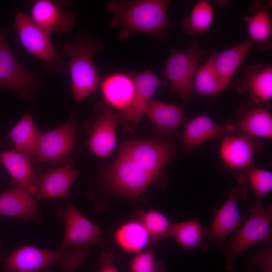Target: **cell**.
I'll return each mask as SVG.
<instances>
[{"label": "cell", "mask_w": 272, "mask_h": 272, "mask_svg": "<svg viewBox=\"0 0 272 272\" xmlns=\"http://www.w3.org/2000/svg\"><path fill=\"white\" fill-rule=\"evenodd\" d=\"M259 148L251 137L228 135L222 142L220 155L229 168L245 170L252 167L254 153Z\"/></svg>", "instance_id": "603a6c76"}, {"label": "cell", "mask_w": 272, "mask_h": 272, "mask_svg": "<svg viewBox=\"0 0 272 272\" xmlns=\"http://www.w3.org/2000/svg\"><path fill=\"white\" fill-rule=\"evenodd\" d=\"M103 179L111 192L130 198L143 195L156 180L131 160L118 155L106 170Z\"/></svg>", "instance_id": "8992f818"}, {"label": "cell", "mask_w": 272, "mask_h": 272, "mask_svg": "<svg viewBox=\"0 0 272 272\" xmlns=\"http://www.w3.org/2000/svg\"><path fill=\"white\" fill-rule=\"evenodd\" d=\"M193 86L200 95L218 94L225 89L210 58L197 69Z\"/></svg>", "instance_id": "4dcf8cb0"}, {"label": "cell", "mask_w": 272, "mask_h": 272, "mask_svg": "<svg viewBox=\"0 0 272 272\" xmlns=\"http://www.w3.org/2000/svg\"><path fill=\"white\" fill-rule=\"evenodd\" d=\"M175 145L158 140H131L123 143L118 155L126 158L156 180L165 165L172 159Z\"/></svg>", "instance_id": "ba28073f"}, {"label": "cell", "mask_w": 272, "mask_h": 272, "mask_svg": "<svg viewBox=\"0 0 272 272\" xmlns=\"http://www.w3.org/2000/svg\"><path fill=\"white\" fill-rule=\"evenodd\" d=\"M241 93H247L256 103L266 105L272 97V67L256 64L248 66L237 86Z\"/></svg>", "instance_id": "44dd1931"}, {"label": "cell", "mask_w": 272, "mask_h": 272, "mask_svg": "<svg viewBox=\"0 0 272 272\" xmlns=\"http://www.w3.org/2000/svg\"><path fill=\"white\" fill-rule=\"evenodd\" d=\"M67 5L51 0L31 2L30 16L42 29L51 35L54 32H69L76 22V16L65 12Z\"/></svg>", "instance_id": "5bb4252c"}, {"label": "cell", "mask_w": 272, "mask_h": 272, "mask_svg": "<svg viewBox=\"0 0 272 272\" xmlns=\"http://www.w3.org/2000/svg\"><path fill=\"white\" fill-rule=\"evenodd\" d=\"M204 237V229L195 220L173 223L169 236L187 250L202 247Z\"/></svg>", "instance_id": "83f0119b"}, {"label": "cell", "mask_w": 272, "mask_h": 272, "mask_svg": "<svg viewBox=\"0 0 272 272\" xmlns=\"http://www.w3.org/2000/svg\"><path fill=\"white\" fill-rule=\"evenodd\" d=\"M89 253V244L54 249L25 245L0 256V272H40L55 265L60 266L61 272H75Z\"/></svg>", "instance_id": "7a4b0ae2"}, {"label": "cell", "mask_w": 272, "mask_h": 272, "mask_svg": "<svg viewBox=\"0 0 272 272\" xmlns=\"http://www.w3.org/2000/svg\"><path fill=\"white\" fill-rule=\"evenodd\" d=\"M63 49L68 59L73 96L79 103L99 87L101 80L93 58L103 50V45L84 31L65 43Z\"/></svg>", "instance_id": "3957f363"}, {"label": "cell", "mask_w": 272, "mask_h": 272, "mask_svg": "<svg viewBox=\"0 0 272 272\" xmlns=\"http://www.w3.org/2000/svg\"><path fill=\"white\" fill-rule=\"evenodd\" d=\"M0 163L12 178V185L28 191L33 196L38 176L33 169L30 158L15 149L0 153Z\"/></svg>", "instance_id": "7402d4cb"}, {"label": "cell", "mask_w": 272, "mask_h": 272, "mask_svg": "<svg viewBox=\"0 0 272 272\" xmlns=\"http://www.w3.org/2000/svg\"><path fill=\"white\" fill-rule=\"evenodd\" d=\"M14 27L22 46L43 62L47 71L58 73L65 71V62L56 52L50 35L40 27L30 15L17 11Z\"/></svg>", "instance_id": "5b68a950"}, {"label": "cell", "mask_w": 272, "mask_h": 272, "mask_svg": "<svg viewBox=\"0 0 272 272\" xmlns=\"http://www.w3.org/2000/svg\"><path fill=\"white\" fill-rule=\"evenodd\" d=\"M101 266L98 272H118L114 265V254L109 250L105 251L100 256Z\"/></svg>", "instance_id": "d590c367"}, {"label": "cell", "mask_w": 272, "mask_h": 272, "mask_svg": "<svg viewBox=\"0 0 272 272\" xmlns=\"http://www.w3.org/2000/svg\"><path fill=\"white\" fill-rule=\"evenodd\" d=\"M199 52L196 42L186 49H173L166 60L163 76L171 84V90L187 102L194 89Z\"/></svg>", "instance_id": "9c48e42d"}, {"label": "cell", "mask_w": 272, "mask_h": 272, "mask_svg": "<svg viewBox=\"0 0 272 272\" xmlns=\"http://www.w3.org/2000/svg\"><path fill=\"white\" fill-rule=\"evenodd\" d=\"M245 173L238 178L241 183L249 182L256 195L255 205H261L262 197L272 189L271 172L253 168L245 169Z\"/></svg>", "instance_id": "d6a6232c"}, {"label": "cell", "mask_w": 272, "mask_h": 272, "mask_svg": "<svg viewBox=\"0 0 272 272\" xmlns=\"http://www.w3.org/2000/svg\"><path fill=\"white\" fill-rule=\"evenodd\" d=\"M57 214L65 224L63 237L57 248H67L90 243H101L100 229L81 214L70 202L65 210L58 209Z\"/></svg>", "instance_id": "4fadbf2b"}, {"label": "cell", "mask_w": 272, "mask_h": 272, "mask_svg": "<svg viewBox=\"0 0 272 272\" xmlns=\"http://www.w3.org/2000/svg\"><path fill=\"white\" fill-rule=\"evenodd\" d=\"M78 177V172L73 168L71 163L51 169L38 177L34 197L37 200L47 198L68 199L70 189Z\"/></svg>", "instance_id": "ac0fdd59"}, {"label": "cell", "mask_w": 272, "mask_h": 272, "mask_svg": "<svg viewBox=\"0 0 272 272\" xmlns=\"http://www.w3.org/2000/svg\"><path fill=\"white\" fill-rule=\"evenodd\" d=\"M247 193L241 185L234 187L227 199L216 214L212 223L204 229L205 237L211 243L222 246L225 238L240 226L242 218L239 203Z\"/></svg>", "instance_id": "8fae6325"}, {"label": "cell", "mask_w": 272, "mask_h": 272, "mask_svg": "<svg viewBox=\"0 0 272 272\" xmlns=\"http://www.w3.org/2000/svg\"><path fill=\"white\" fill-rule=\"evenodd\" d=\"M163 267V262L155 260L153 248L137 254L129 263L131 272H162Z\"/></svg>", "instance_id": "836d02e7"}, {"label": "cell", "mask_w": 272, "mask_h": 272, "mask_svg": "<svg viewBox=\"0 0 272 272\" xmlns=\"http://www.w3.org/2000/svg\"><path fill=\"white\" fill-rule=\"evenodd\" d=\"M246 272H272V248L269 246L260 248L247 260Z\"/></svg>", "instance_id": "e575fe53"}, {"label": "cell", "mask_w": 272, "mask_h": 272, "mask_svg": "<svg viewBox=\"0 0 272 272\" xmlns=\"http://www.w3.org/2000/svg\"><path fill=\"white\" fill-rule=\"evenodd\" d=\"M41 132L35 126L32 116L26 112L7 137L15 150L30 159L35 157Z\"/></svg>", "instance_id": "484cf974"}, {"label": "cell", "mask_w": 272, "mask_h": 272, "mask_svg": "<svg viewBox=\"0 0 272 272\" xmlns=\"http://www.w3.org/2000/svg\"><path fill=\"white\" fill-rule=\"evenodd\" d=\"M0 216L36 223L42 220L37 200L31 193L18 187L0 193Z\"/></svg>", "instance_id": "d6986e66"}, {"label": "cell", "mask_w": 272, "mask_h": 272, "mask_svg": "<svg viewBox=\"0 0 272 272\" xmlns=\"http://www.w3.org/2000/svg\"><path fill=\"white\" fill-rule=\"evenodd\" d=\"M101 95L104 103L120 112L130 106L135 93V83L130 72H116L105 77L100 82Z\"/></svg>", "instance_id": "9a60e30c"}, {"label": "cell", "mask_w": 272, "mask_h": 272, "mask_svg": "<svg viewBox=\"0 0 272 272\" xmlns=\"http://www.w3.org/2000/svg\"><path fill=\"white\" fill-rule=\"evenodd\" d=\"M129 72L135 83L134 96L130 106L120 115L127 121L137 123L144 115L152 96L158 87L164 84V82L150 70Z\"/></svg>", "instance_id": "e0dca14e"}, {"label": "cell", "mask_w": 272, "mask_h": 272, "mask_svg": "<svg viewBox=\"0 0 272 272\" xmlns=\"http://www.w3.org/2000/svg\"><path fill=\"white\" fill-rule=\"evenodd\" d=\"M235 129L232 123L220 125L205 114L189 120L184 124L183 145L190 152L205 142L216 137L230 135Z\"/></svg>", "instance_id": "2e32d148"}, {"label": "cell", "mask_w": 272, "mask_h": 272, "mask_svg": "<svg viewBox=\"0 0 272 272\" xmlns=\"http://www.w3.org/2000/svg\"><path fill=\"white\" fill-rule=\"evenodd\" d=\"M254 42L247 39L229 48L215 52L210 58L225 88L239 67Z\"/></svg>", "instance_id": "cb8c5ba5"}, {"label": "cell", "mask_w": 272, "mask_h": 272, "mask_svg": "<svg viewBox=\"0 0 272 272\" xmlns=\"http://www.w3.org/2000/svg\"><path fill=\"white\" fill-rule=\"evenodd\" d=\"M40 272H51V271L49 270V269H46V270L41 271Z\"/></svg>", "instance_id": "74e56055"}, {"label": "cell", "mask_w": 272, "mask_h": 272, "mask_svg": "<svg viewBox=\"0 0 272 272\" xmlns=\"http://www.w3.org/2000/svg\"><path fill=\"white\" fill-rule=\"evenodd\" d=\"M116 244L124 251L138 254L154 245L148 231L137 219L123 223L113 234Z\"/></svg>", "instance_id": "d4e9b609"}, {"label": "cell", "mask_w": 272, "mask_h": 272, "mask_svg": "<svg viewBox=\"0 0 272 272\" xmlns=\"http://www.w3.org/2000/svg\"><path fill=\"white\" fill-rule=\"evenodd\" d=\"M8 32L0 30V88L15 92L21 99L30 98L35 92L37 75L15 57L7 41Z\"/></svg>", "instance_id": "30bf717a"}, {"label": "cell", "mask_w": 272, "mask_h": 272, "mask_svg": "<svg viewBox=\"0 0 272 272\" xmlns=\"http://www.w3.org/2000/svg\"><path fill=\"white\" fill-rule=\"evenodd\" d=\"M137 219L148 231L154 245L164 238L169 237L173 223L163 213L153 210L142 211Z\"/></svg>", "instance_id": "f546056e"}, {"label": "cell", "mask_w": 272, "mask_h": 272, "mask_svg": "<svg viewBox=\"0 0 272 272\" xmlns=\"http://www.w3.org/2000/svg\"><path fill=\"white\" fill-rule=\"evenodd\" d=\"M232 123L235 131H240L243 135L269 140L272 139V116L265 108H252Z\"/></svg>", "instance_id": "4316f807"}, {"label": "cell", "mask_w": 272, "mask_h": 272, "mask_svg": "<svg viewBox=\"0 0 272 272\" xmlns=\"http://www.w3.org/2000/svg\"><path fill=\"white\" fill-rule=\"evenodd\" d=\"M76 114L73 112L61 125L41 132L35 155L36 163L52 165L71 163L69 160L76 142Z\"/></svg>", "instance_id": "52a82bcc"}, {"label": "cell", "mask_w": 272, "mask_h": 272, "mask_svg": "<svg viewBox=\"0 0 272 272\" xmlns=\"http://www.w3.org/2000/svg\"><path fill=\"white\" fill-rule=\"evenodd\" d=\"M3 245L0 242V256H3Z\"/></svg>", "instance_id": "8d00e7d4"}, {"label": "cell", "mask_w": 272, "mask_h": 272, "mask_svg": "<svg viewBox=\"0 0 272 272\" xmlns=\"http://www.w3.org/2000/svg\"><path fill=\"white\" fill-rule=\"evenodd\" d=\"M97 116L87 142L89 150L101 159L107 158L116 144L120 113L104 102L97 106Z\"/></svg>", "instance_id": "7c38bea8"}, {"label": "cell", "mask_w": 272, "mask_h": 272, "mask_svg": "<svg viewBox=\"0 0 272 272\" xmlns=\"http://www.w3.org/2000/svg\"><path fill=\"white\" fill-rule=\"evenodd\" d=\"M168 0H112L107 7L113 16L109 26L118 28V38L123 42L134 33L161 39L170 23Z\"/></svg>", "instance_id": "6da1fadb"}, {"label": "cell", "mask_w": 272, "mask_h": 272, "mask_svg": "<svg viewBox=\"0 0 272 272\" xmlns=\"http://www.w3.org/2000/svg\"><path fill=\"white\" fill-rule=\"evenodd\" d=\"M250 215L225 246V270L233 271L236 258L250 246L257 244H268L272 237V208L253 205Z\"/></svg>", "instance_id": "277c9868"}, {"label": "cell", "mask_w": 272, "mask_h": 272, "mask_svg": "<svg viewBox=\"0 0 272 272\" xmlns=\"http://www.w3.org/2000/svg\"><path fill=\"white\" fill-rule=\"evenodd\" d=\"M214 18V11L212 5L207 1H200L184 19L183 30L192 36L204 34L209 30Z\"/></svg>", "instance_id": "f1b7e54d"}, {"label": "cell", "mask_w": 272, "mask_h": 272, "mask_svg": "<svg viewBox=\"0 0 272 272\" xmlns=\"http://www.w3.org/2000/svg\"><path fill=\"white\" fill-rule=\"evenodd\" d=\"M248 33L252 41L263 44L271 35V21L269 13L265 9H256L252 16H246Z\"/></svg>", "instance_id": "1f68e13d"}, {"label": "cell", "mask_w": 272, "mask_h": 272, "mask_svg": "<svg viewBox=\"0 0 272 272\" xmlns=\"http://www.w3.org/2000/svg\"><path fill=\"white\" fill-rule=\"evenodd\" d=\"M154 125L157 137H171L185 121L183 107L181 105L163 102L156 99L149 102L145 114Z\"/></svg>", "instance_id": "ffe728a7"}]
</instances>
